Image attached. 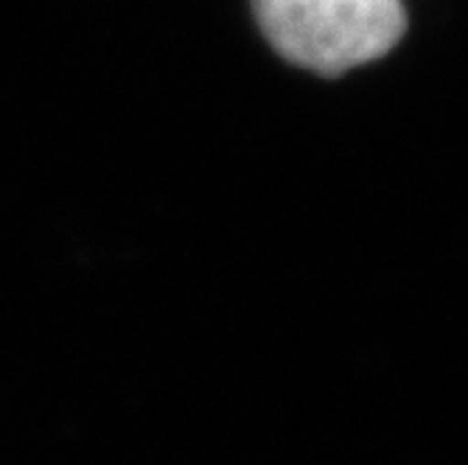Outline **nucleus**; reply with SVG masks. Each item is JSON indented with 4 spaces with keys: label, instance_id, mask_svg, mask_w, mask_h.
<instances>
[{
    "label": "nucleus",
    "instance_id": "nucleus-1",
    "mask_svg": "<svg viewBox=\"0 0 468 465\" xmlns=\"http://www.w3.org/2000/svg\"><path fill=\"white\" fill-rule=\"evenodd\" d=\"M270 46L320 76L385 57L407 28L401 0H252Z\"/></svg>",
    "mask_w": 468,
    "mask_h": 465
}]
</instances>
